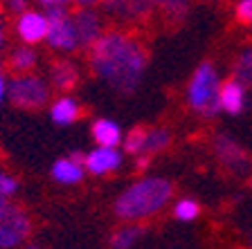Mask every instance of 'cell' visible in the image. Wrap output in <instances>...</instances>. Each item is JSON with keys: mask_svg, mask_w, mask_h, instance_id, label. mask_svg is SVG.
<instances>
[{"mask_svg": "<svg viewBox=\"0 0 252 249\" xmlns=\"http://www.w3.org/2000/svg\"><path fill=\"white\" fill-rule=\"evenodd\" d=\"M90 68L104 83L122 94H131L147 72V47L135 36L122 29L101 31V36L88 47Z\"/></svg>", "mask_w": 252, "mask_h": 249, "instance_id": "cell-1", "label": "cell"}, {"mask_svg": "<svg viewBox=\"0 0 252 249\" xmlns=\"http://www.w3.org/2000/svg\"><path fill=\"white\" fill-rule=\"evenodd\" d=\"M173 197V184L164 177H142L117 195L113 211L124 222H140L162 211Z\"/></svg>", "mask_w": 252, "mask_h": 249, "instance_id": "cell-2", "label": "cell"}, {"mask_svg": "<svg viewBox=\"0 0 252 249\" xmlns=\"http://www.w3.org/2000/svg\"><path fill=\"white\" fill-rule=\"evenodd\" d=\"M219 90H220V79L216 68L212 63H200L187 83L185 99H187L189 108L198 112L200 117H216L220 112Z\"/></svg>", "mask_w": 252, "mask_h": 249, "instance_id": "cell-3", "label": "cell"}, {"mask_svg": "<svg viewBox=\"0 0 252 249\" xmlns=\"http://www.w3.org/2000/svg\"><path fill=\"white\" fill-rule=\"evenodd\" d=\"M7 97L23 110H38L50 101V85L34 74H16L7 83Z\"/></svg>", "mask_w": 252, "mask_h": 249, "instance_id": "cell-4", "label": "cell"}, {"mask_svg": "<svg viewBox=\"0 0 252 249\" xmlns=\"http://www.w3.org/2000/svg\"><path fill=\"white\" fill-rule=\"evenodd\" d=\"M32 231V220L21 207L0 195V249L18 247Z\"/></svg>", "mask_w": 252, "mask_h": 249, "instance_id": "cell-5", "label": "cell"}, {"mask_svg": "<svg viewBox=\"0 0 252 249\" xmlns=\"http://www.w3.org/2000/svg\"><path fill=\"white\" fill-rule=\"evenodd\" d=\"M45 18H47V36L45 41L50 47L61 50V52H72L79 47L77 34H74L72 21H70V11L65 5H47L45 7Z\"/></svg>", "mask_w": 252, "mask_h": 249, "instance_id": "cell-6", "label": "cell"}, {"mask_svg": "<svg viewBox=\"0 0 252 249\" xmlns=\"http://www.w3.org/2000/svg\"><path fill=\"white\" fill-rule=\"evenodd\" d=\"M212 151H214L216 160L225 166L230 173H234V175H246L252 168V160L248 155V151L236 139H232L230 135H220V133L214 135Z\"/></svg>", "mask_w": 252, "mask_h": 249, "instance_id": "cell-7", "label": "cell"}, {"mask_svg": "<svg viewBox=\"0 0 252 249\" xmlns=\"http://www.w3.org/2000/svg\"><path fill=\"white\" fill-rule=\"evenodd\" d=\"M70 21H72V27H74V34H77L79 47H86V50H88V47L101 36V31H104L101 16L97 14L94 9H90V7L79 9L77 14H70Z\"/></svg>", "mask_w": 252, "mask_h": 249, "instance_id": "cell-8", "label": "cell"}, {"mask_svg": "<svg viewBox=\"0 0 252 249\" xmlns=\"http://www.w3.org/2000/svg\"><path fill=\"white\" fill-rule=\"evenodd\" d=\"M122 151H117V146H97L94 151L84 155V168L93 175H106L113 173L122 166Z\"/></svg>", "mask_w": 252, "mask_h": 249, "instance_id": "cell-9", "label": "cell"}, {"mask_svg": "<svg viewBox=\"0 0 252 249\" xmlns=\"http://www.w3.org/2000/svg\"><path fill=\"white\" fill-rule=\"evenodd\" d=\"M16 31H18L21 41L27 43V45L45 41V36H47L45 14H43V11H23V14H18Z\"/></svg>", "mask_w": 252, "mask_h": 249, "instance_id": "cell-10", "label": "cell"}, {"mask_svg": "<svg viewBox=\"0 0 252 249\" xmlns=\"http://www.w3.org/2000/svg\"><path fill=\"white\" fill-rule=\"evenodd\" d=\"M248 104V92H246V85L236 79H230V81H223L220 83V90H219V106H220V112L225 114H241L246 110Z\"/></svg>", "mask_w": 252, "mask_h": 249, "instance_id": "cell-11", "label": "cell"}, {"mask_svg": "<svg viewBox=\"0 0 252 249\" xmlns=\"http://www.w3.org/2000/svg\"><path fill=\"white\" fill-rule=\"evenodd\" d=\"M84 155L86 153H70L68 157L57 160L52 166V177L59 184H77V182H81V177L86 173Z\"/></svg>", "mask_w": 252, "mask_h": 249, "instance_id": "cell-12", "label": "cell"}, {"mask_svg": "<svg viewBox=\"0 0 252 249\" xmlns=\"http://www.w3.org/2000/svg\"><path fill=\"white\" fill-rule=\"evenodd\" d=\"M50 81L57 90L61 92H68L77 85L79 81V70L72 61H57L52 63V68H50Z\"/></svg>", "mask_w": 252, "mask_h": 249, "instance_id": "cell-13", "label": "cell"}, {"mask_svg": "<svg viewBox=\"0 0 252 249\" xmlns=\"http://www.w3.org/2000/svg\"><path fill=\"white\" fill-rule=\"evenodd\" d=\"M50 114H52V121L59 126H70L81 117V106H79L77 99L72 97H61L57 99L50 108Z\"/></svg>", "mask_w": 252, "mask_h": 249, "instance_id": "cell-14", "label": "cell"}, {"mask_svg": "<svg viewBox=\"0 0 252 249\" xmlns=\"http://www.w3.org/2000/svg\"><path fill=\"white\" fill-rule=\"evenodd\" d=\"M93 139L97 146H120L122 144V128L113 119H97L93 124Z\"/></svg>", "mask_w": 252, "mask_h": 249, "instance_id": "cell-15", "label": "cell"}, {"mask_svg": "<svg viewBox=\"0 0 252 249\" xmlns=\"http://www.w3.org/2000/svg\"><path fill=\"white\" fill-rule=\"evenodd\" d=\"M142 234H144V227H140V224H135V222H126L124 227H120L115 234L110 236V247L113 249H131L133 245L142 238Z\"/></svg>", "mask_w": 252, "mask_h": 249, "instance_id": "cell-16", "label": "cell"}, {"mask_svg": "<svg viewBox=\"0 0 252 249\" xmlns=\"http://www.w3.org/2000/svg\"><path fill=\"white\" fill-rule=\"evenodd\" d=\"M232 79L241 81L246 88L252 85V45L243 47L241 52L236 54L234 65H232Z\"/></svg>", "mask_w": 252, "mask_h": 249, "instance_id": "cell-17", "label": "cell"}, {"mask_svg": "<svg viewBox=\"0 0 252 249\" xmlns=\"http://www.w3.org/2000/svg\"><path fill=\"white\" fill-rule=\"evenodd\" d=\"M169 144H171V133L167 128H147V139H144L142 153L158 155V153L167 151Z\"/></svg>", "mask_w": 252, "mask_h": 249, "instance_id": "cell-18", "label": "cell"}, {"mask_svg": "<svg viewBox=\"0 0 252 249\" xmlns=\"http://www.w3.org/2000/svg\"><path fill=\"white\" fill-rule=\"evenodd\" d=\"M156 9L162 11V16L167 21L180 23L185 21V16L189 11V0H153Z\"/></svg>", "mask_w": 252, "mask_h": 249, "instance_id": "cell-19", "label": "cell"}, {"mask_svg": "<svg viewBox=\"0 0 252 249\" xmlns=\"http://www.w3.org/2000/svg\"><path fill=\"white\" fill-rule=\"evenodd\" d=\"M36 65V54L32 52L30 47H21V50H14V54L9 56V68L16 74H25Z\"/></svg>", "mask_w": 252, "mask_h": 249, "instance_id": "cell-20", "label": "cell"}, {"mask_svg": "<svg viewBox=\"0 0 252 249\" xmlns=\"http://www.w3.org/2000/svg\"><path fill=\"white\" fill-rule=\"evenodd\" d=\"M198 213H200V204L194 197H183L173 207V218L180 220V222H194L198 218Z\"/></svg>", "mask_w": 252, "mask_h": 249, "instance_id": "cell-21", "label": "cell"}, {"mask_svg": "<svg viewBox=\"0 0 252 249\" xmlns=\"http://www.w3.org/2000/svg\"><path fill=\"white\" fill-rule=\"evenodd\" d=\"M144 139H147V128L144 126H135V128L128 130V135L124 137V151L131 153V155H140L142 148H144Z\"/></svg>", "mask_w": 252, "mask_h": 249, "instance_id": "cell-22", "label": "cell"}, {"mask_svg": "<svg viewBox=\"0 0 252 249\" xmlns=\"http://www.w3.org/2000/svg\"><path fill=\"white\" fill-rule=\"evenodd\" d=\"M234 16L243 25H252V0H239L234 5Z\"/></svg>", "mask_w": 252, "mask_h": 249, "instance_id": "cell-23", "label": "cell"}, {"mask_svg": "<svg viewBox=\"0 0 252 249\" xmlns=\"http://www.w3.org/2000/svg\"><path fill=\"white\" fill-rule=\"evenodd\" d=\"M16 189H18V182H16L14 175H9V173L0 171V195L2 197H9L16 193Z\"/></svg>", "mask_w": 252, "mask_h": 249, "instance_id": "cell-24", "label": "cell"}, {"mask_svg": "<svg viewBox=\"0 0 252 249\" xmlns=\"http://www.w3.org/2000/svg\"><path fill=\"white\" fill-rule=\"evenodd\" d=\"M128 2H131V0H101L104 9L108 11V14L117 16V18H124V11H126V7H128Z\"/></svg>", "mask_w": 252, "mask_h": 249, "instance_id": "cell-25", "label": "cell"}, {"mask_svg": "<svg viewBox=\"0 0 252 249\" xmlns=\"http://www.w3.org/2000/svg\"><path fill=\"white\" fill-rule=\"evenodd\" d=\"M5 2L11 11H16V14H23L27 7V0H5Z\"/></svg>", "mask_w": 252, "mask_h": 249, "instance_id": "cell-26", "label": "cell"}, {"mask_svg": "<svg viewBox=\"0 0 252 249\" xmlns=\"http://www.w3.org/2000/svg\"><path fill=\"white\" fill-rule=\"evenodd\" d=\"M43 7H47V5H65V2H70V0H38Z\"/></svg>", "mask_w": 252, "mask_h": 249, "instance_id": "cell-27", "label": "cell"}, {"mask_svg": "<svg viewBox=\"0 0 252 249\" xmlns=\"http://www.w3.org/2000/svg\"><path fill=\"white\" fill-rule=\"evenodd\" d=\"M7 94V83H5V77H2V72H0V101H2V97Z\"/></svg>", "mask_w": 252, "mask_h": 249, "instance_id": "cell-28", "label": "cell"}, {"mask_svg": "<svg viewBox=\"0 0 252 249\" xmlns=\"http://www.w3.org/2000/svg\"><path fill=\"white\" fill-rule=\"evenodd\" d=\"M77 2H79L81 7H93L94 2H99V0H77Z\"/></svg>", "mask_w": 252, "mask_h": 249, "instance_id": "cell-29", "label": "cell"}, {"mask_svg": "<svg viewBox=\"0 0 252 249\" xmlns=\"http://www.w3.org/2000/svg\"><path fill=\"white\" fill-rule=\"evenodd\" d=\"M0 45H2V27H0Z\"/></svg>", "mask_w": 252, "mask_h": 249, "instance_id": "cell-30", "label": "cell"}, {"mask_svg": "<svg viewBox=\"0 0 252 249\" xmlns=\"http://www.w3.org/2000/svg\"><path fill=\"white\" fill-rule=\"evenodd\" d=\"M27 249H36V247H27Z\"/></svg>", "mask_w": 252, "mask_h": 249, "instance_id": "cell-31", "label": "cell"}, {"mask_svg": "<svg viewBox=\"0 0 252 249\" xmlns=\"http://www.w3.org/2000/svg\"><path fill=\"white\" fill-rule=\"evenodd\" d=\"M210 2H216V0H210Z\"/></svg>", "mask_w": 252, "mask_h": 249, "instance_id": "cell-32", "label": "cell"}]
</instances>
